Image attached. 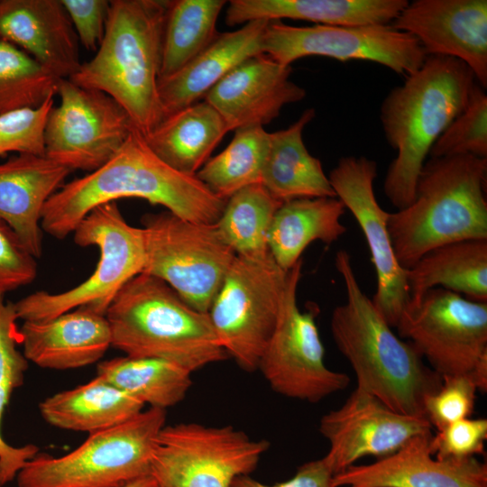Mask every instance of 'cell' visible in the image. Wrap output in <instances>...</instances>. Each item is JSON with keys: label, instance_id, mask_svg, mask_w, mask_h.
Listing matches in <instances>:
<instances>
[{"label": "cell", "instance_id": "obj_4", "mask_svg": "<svg viewBox=\"0 0 487 487\" xmlns=\"http://www.w3.org/2000/svg\"><path fill=\"white\" fill-rule=\"evenodd\" d=\"M169 0H112L104 38L69 79L102 91L128 114L142 135L162 119L158 94Z\"/></svg>", "mask_w": 487, "mask_h": 487}, {"label": "cell", "instance_id": "obj_6", "mask_svg": "<svg viewBox=\"0 0 487 487\" xmlns=\"http://www.w3.org/2000/svg\"><path fill=\"white\" fill-rule=\"evenodd\" d=\"M105 316L111 346L127 356L166 360L192 372L228 358L208 314L191 308L150 274L132 278Z\"/></svg>", "mask_w": 487, "mask_h": 487}, {"label": "cell", "instance_id": "obj_16", "mask_svg": "<svg viewBox=\"0 0 487 487\" xmlns=\"http://www.w3.org/2000/svg\"><path fill=\"white\" fill-rule=\"evenodd\" d=\"M377 163L365 156H344L330 171L331 186L358 223L366 240L376 274L374 307L395 327L409 302L406 270L396 259L388 231L389 212L375 197Z\"/></svg>", "mask_w": 487, "mask_h": 487}, {"label": "cell", "instance_id": "obj_1", "mask_svg": "<svg viewBox=\"0 0 487 487\" xmlns=\"http://www.w3.org/2000/svg\"><path fill=\"white\" fill-rule=\"evenodd\" d=\"M127 198L161 205L178 217L203 224H216L226 204V199L214 194L196 175L165 163L134 128L106 164L63 184L48 199L41 229L64 239L95 207Z\"/></svg>", "mask_w": 487, "mask_h": 487}, {"label": "cell", "instance_id": "obj_45", "mask_svg": "<svg viewBox=\"0 0 487 487\" xmlns=\"http://www.w3.org/2000/svg\"><path fill=\"white\" fill-rule=\"evenodd\" d=\"M5 483L6 482H5V481L4 477H3V474H2V473L0 471V487H3Z\"/></svg>", "mask_w": 487, "mask_h": 487}, {"label": "cell", "instance_id": "obj_30", "mask_svg": "<svg viewBox=\"0 0 487 487\" xmlns=\"http://www.w3.org/2000/svg\"><path fill=\"white\" fill-rule=\"evenodd\" d=\"M144 405L96 376L88 382L43 400L39 409L50 425L89 434L119 425Z\"/></svg>", "mask_w": 487, "mask_h": 487}, {"label": "cell", "instance_id": "obj_18", "mask_svg": "<svg viewBox=\"0 0 487 487\" xmlns=\"http://www.w3.org/2000/svg\"><path fill=\"white\" fill-rule=\"evenodd\" d=\"M391 25L415 37L427 56L463 61L486 88V0H415Z\"/></svg>", "mask_w": 487, "mask_h": 487}, {"label": "cell", "instance_id": "obj_27", "mask_svg": "<svg viewBox=\"0 0 487 487\" xmlns=\"http://www.w3.org/2000/svg\"><path fill=\"white\" fill-rule=\"evenodd\" d=\"M409 302L442 288L469 299L487 302V239L462 240L437 246L406 270Z\"/></svg>", "mask_w": 487, "mask_h": 487}, {"label": "cell", "instance_id": "obj_35", "mask_svg": "<svg viewBox=\"0 0 487 487\" xmlns=\"http://www.w3.org/2000/svg\"><path fill=\"white\" fill-rule=\"evenodd\" d=\"M18 320L14 302L0 297V427L2 418L13 391L24 380L28 361L18 351L20 344ZM39 453L34 445L13 446L1 435L0 428V471L7 482L13 481L24 464Z\"/></svg>", "mask_w": 487, "mask_h": 487}, {"label": "cell", "instance_id": "obj_24", "mask_svg": "<svg viewBox=\"0 0 487 487\" xmlns=\"http://www.w3.org/2000/svg\"><path fill=\"white\" fill-rule=\"evenodd\" d=\"M267 20H255L234 32L218 33L199 54L177 72L158 80L163 118L199 102L230 71L262 53Z\"/></svg>", "mask_w": 487, "mask_h": 487}, {"label": "cell", "instance_id": "obj_44", "mask_svg": "<svg viewBox=\"0 0 487 487\" xmlns=\"http://www.w3.org/2000/svg\"><path fill=\"white\" fill-rule=\"evenodd\" d=\"M119 487H156V484L153 478L149 475L134 480Z\"/></svg>", "mask_w": 487, "mask_h": 487}, {"label": "cell", "instance_id": "obj_23", "mask_svg": "<svg viewBox=\"0 0 487 487\" xmlns=\"http://www.w3.org/2000/svg\"><path fill=\"white\" fill-rule=\"evenodd\" d=\"M70 172L45 156L29 153L0 162V220L36 259L42 254L43 207Z\"/></svg>", "mask_w": 487, "mask_h": 487}, {"label": "cell", "instance_id": "obj_42", "mask_svg": "<svg viewBox=\"0 0 487 487\" xmlns=\"http://www.w3.org/2000/svg\"><path fill=\"white\" fill-rule=\"evenodd\" d=\"M77 34L87 51H96L106 32L110 1L60 0Z\"/></svg>", "mask_w": 487, "mask_h": 487}, {"label": "cell", "instance_id": "obj_38", "mask_svg": "<svg viewBox=\"0 0 487 487\" xmlns=\"http://www.w3.org/2000/svg\"><path fill=\"white\" fill-rule=\"evenodd\" d=\"M54 96L34 108L0 115V157L8 153L44 156V129Z\"/></svg>", "mask_w": 487, "mask_h": 487}, {"label": "cell", "instance_id": "obj_40", "mask_svg": "<svg viewBox=\"0 0 487 487\" xmlns=\"http://www.w3.org/2000/svg\"><path fill=\"white\" fill-rule=\"evenodd\" d=\"M486 440L487 419L467 418L437 430L430 446L438 459H463L482 455Z\"/></svg>", "mask_w": 487, "mask_h": 487}, {"label": "cell", "instance_id": "obj_41", "mask_svg": "<svg viewBox=\"0 0 487 487\" xmlns=\"http://www.w3.org/2000/svg\"><path fill=\"white\" fill-rule=\"evenodd\" d=\"M36 276V258L0 220V297L32 283Z\"/></svg>", "mask_w": 487, "mask_h": 487}, {"label": "cell", "instance_id": "obj_26", "mask_svg": "<svg viewBox=\"0 0 487 487\" xmlns=\"http://www.w3.org/2000/svg\"><path fill=\"white\" fill-rule=\"evenodd\" d=\"M315 115L308 108L288 128L270 133L261 184L281 202L336 197L320 161L308 152L303 141V130Z\"/></svg>", "mask_w": 487, "mask_h": 487}, {"label": "cell", "instance_id": "obj_36", "mask_svg": "<svg viewBox=\"0 0 487 487\" xmlns=\"http://www.w3.org/2000/svg\"><path fill=\"white\" fill-rule=\"evenodd\" d=\"M59 79L23 51L0 39V115L40 106L55 96Z\"/></svg>", "mask_w": 487, "mask_h": 487}, {"label": "cell", "instance_id": "obj_33", "mask_svg": "<svg viewBox=\"0 0 487 487\" xmlns=\"http://www.w3.org/2000/svg\"><path fill=\"white\" fill-rule=\"evenodd\" d=\"M281 204L262 184L247 186L227 198L216 229L236 255L267 254L269 231Z\"/></svg>", "mask_w": 487, "mask_h": 487}, {"label": "cell", "instance_id": "obj_7", "mask_svg": "<svg viewBox=\"0 0 487 487\" xmlns=\"http://www.w3.org/2000/svg\"><path fill=\"white\" fill-rule=\"evenodd\" d=\"M166 409L149 408L115 427L89 434L73 451L39 453L19 471L18 487H119L151 475L154 441Z\"/></svg>", "mask_w": 487, "mask_h": 487}, {"label": "cell", "instance_id": "obj_34", "mask_svg": "<svg viewBox=\"0 0 487 487\" xmlns=\"http://www.w3.org/2000/svg\"><path fill=\"white\" fill-rule=\"evenodd\" d=\"M269 142L270 133L262 126L237 129L230 143L209 158L196 176L217 197L227 199L247 186L261 183Z\"/></svg>", "mask_w": 487, "mask_h": 487}, {"label": "cell", "instance_id": "obj_31", "mask_svg": "<svg viewBox=\"0 0 487 487\" xmlns=\"http://www.w3.org/2000/svg\"><path fill=\"white\" fill-rule=\"evenodd\" d=\"M96 374L143 405L162 409L179 403L192 385V372L157 358H112L97 363Z\"/></svg>", "mask_w": 487, "mask_h": 487}, {"label": "cell", "instance_id": "obj_11", "mask_svg": "<svg viewBox=\"0 0 487 487\" xmlns=\"http://www.w3.org/2000/svg\"><path fill=\"white\" fill-rule=\"evenodd\" d=\"M269 447L232 426L165 425L154 441L151 476L156 487H230L255 470Z\"/></svg>", "mask_w": 487, "mask_h": 487}, {"label": "cell", "instance_id": "obj_17", "mask_svg": "<svg viewBox=\"0 0 487 487\" xmlns=\"http://www.w3.org/2000/svg\"><path fill=\"white\" fill-rule=\"evenodd\" d=\"M318 429L329 445L323 458L335 474L363 457L390 455L433 427L427 418L398 413L355 389L344 404L322 416Z\"/></svg>", "mask_w": 487, "mask_h": 487}, {"label": "cell", "instance_id": "obj_25", "mask_svg": "<svg viewBox=\"0 0 487 487\" xmlns=\"http://www.w3.org/2000/svg\"><path fill=\"white\" fill-rule=\"evenodd\" d=\"M407 0H231L225 11L229 26L255 20L287 18L333 26L391 24Z\"/></svg>", "mask_w": 487, "mask_h": 487}, {"label": "cell", "instance_id": "obj_5", "mask_svg": "<svg viewBox=\"0 0 487 487\" xmlns=\"http://www.w3.org/2000/svg\"><path fill=\"white\" fill-rule=\"evenodd\" d=\"M487 159L471 155L430 158L413 200L388 215V231L400 265L407 270L446 244L487 239Z\"/></svg>", "mask_w": 487, "mask_h": 487}, {"label": "cell", "instance_id": "obj_37", "mask_svg": "<svg viewBox=\"0 0 487 487\" xmlns=\"http://www.w3.org/2000/svg\"><path fill=\"white\" fill-rule=\"evenodd\" d=\"M429 155L487 159V95L477 82L473 86L466 106L437 138Z\"/></svg>", "mask_w": 487, "mask_h": 487}, {"label": "cell", "instance_id": "obj_43", "mask_svg": "<svg viewBox=\"0 0 487 487\" xmlns=\"http://www.w3.org/2000/svg\"><path fill=\"white\" fill-rule=\"evenodd\" d=\"M333 475L322 457L304 463L295 474L285 482L269 485L244 474L237 476L230 487H333Z\"/></svg>", "mask_w": 487, "mask_h": 487}, {"label": "cell", "instance_id": "obj_39", "mask_svg": "<svg viewBox=\"0 0 487 487\" xmlns=\"http://www.w3.org/2000/svg\"><path fill=\"white\" fill-rule=\"evenodd\" d=\"M477 388L467 375L442 377L440 389L425 401V416L437 430L470 418L473 412Z\"/></svg>", "mask_w": 487, "mask_h": 487}, {"label": "cell", "instance_id": "obj_28", "mask_svg": "<svg viewBox=\"0 0 487 487\" xmlns=\"http://www.w3.org/2000/svg\"><path fill=\"white\" fill-rule=\"evenodd\" d=\"M345 207L336 197L301 198L282 202L268 234V248L276 263L289 271L313 242L332 244L345 232L341 222Z\"/></svg>", "mask_w": 487, "mask_h": 487}, {"label": "cell", "instance_id": "obj_14", "mask_svg": "<svg viewBox=\"0 0 487 487\" xmlns=\"http://www.w3.org/2000/svg\"><path fill=\"white\" fill-rule=\"evenodd\" d=\"M60 104L44 129V156L70 171L89 173L106 164L135 128L126 111L106 93L60 78Z\"/></svg>", "mask_w": 487, "mask_h": 487}, {"label": "cell", "instance_id": "obj_15", "mask_svg": "<svg viewBox=\"0 0 487 487\" xmlns=\"http://www.w3.org/2000/svg\"><path fill=\"white\" fill-rule=\"evenodd\" d=\"M262 53L286 66L308 56L372 61L405 78L427 57L415 37L391 24L292 26L280 21L268 22Z\"/></svg>", "mask_w": 487, "mask_h": 487}, {"label": "cell", "instance_id": "obj_3", "mask_svg": "<svg viewBox=\"0 0 487 487\" xmlns=\"http://www.w3.org/2000/svg\"><path fill=\"white\" fill-rule=\"evenodd\" d=\"M475 82L463 61L427 56L416 72L383 99L380 120L387 142L396 152L385 175L383 191L397 209L413 200L417 180L432 146L464 109Z\"/></svg>", "mask_w": 487, "mask_h": 487}, {"label": "cell", "instance_id": "obj_32", "mask_svg": "<svg viewBox=\"0 0 487 487\" xmlns=\"http://www.w3.org/2000/svg\"><path fill=\"white\" fill-rule=\"evenodd\" d=\"M225 0L170 1L162 41L160 78L170 76L199 54L216 37Z\"/></svg>", "mask_w": 487, "mask_h": 487}, {"label": "cell", "instance_id": "obj_9", "mask_svg": "<svg viewBox=\"0 0 487 487\" xmlns=\"http://www.w3.org/2000/svg\"><path fill=\"white\" fill-rule=\"evenodd\" d=\"M288 271L271 253L234 258L208 316L228 357L244 371L258 370L275 328Z\"/></svg>", "mask_w": 487, "mask_h": 487}, {"label": "cell", "instance_id": "obj_13", "mask_svg": "<svg viewBox=\"0 0 487 487\" xmlns=\"http://www.w3.org/2000/svg\"><path fill=\"white\" fill-rule=\"evenodd\" d=\"M395 327L441 377L469 376L487 355V302L442 288L409 302Z\"/></svg>", "mask_w": 487, "mask_h": 487}, {"label": "cell", "instance_id": "obj_21", "mask_svg": "<svg viewBox=\"0 0 487 487\" xmlns=\"http://www.w3.org/2000/svg\"><path fill=\"white\" fill-rule=\"evenodd\" d=\"M0 39L57 78H71L82 64L77 34L60 0H0Z\"/></svg>", "mask_w": 487, "mask_h": 487}, {"label": "cell", "instance_id": "obj_19", "mask_svg": "<svg viewBox=\"0 0 487 487\" xmlns=\"http://www.w3.org/2000/svg\"><path fill=\"white\" fill-rule=\"evenodd\" d=\"M433 434L409 439L393 454L333 475V487H487V464L476 457H433Z\"/></svg>", "mask_w": 487, "mask_h": 487}, {"label": "cell", "instance_id": "obj_29", "mask_svg": "<svg viewBox=\"0 0 487 487\" xmlns=\"http://www.w3.org/2000/svg\"><path fill=\"white\" fill-rule=\"evenodd\" d=\"M227 132L220 115L203 100L166 116L143 136L165 163L196 175Z\"/></svg>", "mask_w": 487, "mask_h": 487}, {"label": "cell", "instance_id": "obj_10", "mask_svg": "<svg viewBox=\"0 0 487 487\" xmlns=\"http://www.w3.org/2000/svg\"><path fill=\"white\" fill-rule=\"evenodd\" d=\"M142 224V272L166 282L191 308L208 313L236 257L216 224L184 220L169 211L146 214Z\"/></svg>", "mask_w": 487, "mask_h": 487}, {"label": "cell", "instance_id": "obj_2", "mask_svg": "<svg viewBox=\"0 0 487 487\" xmlns=\"http://www.w3.org/2000/svg\"><path fill=\"white\" fill-rule=\"evenodd\" d=\"M335 265L345 301L333 310L330 331L355 373L356 389L398 413L426 418L425 401L440 389L442 377L392 331L363 291L346 251L336 253Z\"/></svg>", "mask_w": 487, "mask_h": 487}, {"label": "cell", "instance_id": "obj_20", "mask_svg": "<svg viewBox=\"0 0 487 487\" xmlns=\"http://www.w3.org/2000/svg\"><path fill=\"white\" fill-rule=\"evenodd\" d=\"M291 72V66L261 53L230 71L204 100L220 115L229 131L263 127L285 106L305 98V89L290 79Z\"/></svg>", "mask_w": 487, "mask_h": 487}, {"label": "cell", "instance_id": "obj_22", "mask_svg": "<svg viewBox=\"0 0 487 487\" xmlns=\"http://www.w3.org/2000/svg\"><path fill=\"white\" fill-rule=\"evenodd\" d=\"M19 334L27 361L46 369L85 367L97 363L111 346L106 316L86 307L46 320L23 321Z\"/></svg>", "mask_w": 487, "mask_h": 487}, {"label": "cell", "instance_id": "obj_8", "mask_svg": "<svg viewBox=\"0 0 487 487\" xmlns=\"http://www.w3.org/2000/svg\"><path fill=\"white\" fill-rule=\"evenodd\" d=\"M76 244L96 246L100 257L93 273L82 283L60 293L33 292L14 302L18 319L40 321L78 308L106 311L119 290L142 272L145 242L142 227L129 225L116 202L92 209L76 226Z\"/></svg>", "mask_w": 487, "mask_h": 487}, {"label": "cell", "instance_id": "obj_12", "mask_svg": "<svg viewBox=\"0 0 487 487\" xmlns=\"http://www.w3.org/2000/svg\"><path fill=\"white\" fill-rule=\"evenodd\" d=\"M303 261L288 271L287 284L273 333L259 362L272 391L284 397L317 403L346 389L350 377L328 368L312 310L301 311L297 291Z\"/></svg>", "mask_w": 487, "mask_h": 487}]
</instances>
